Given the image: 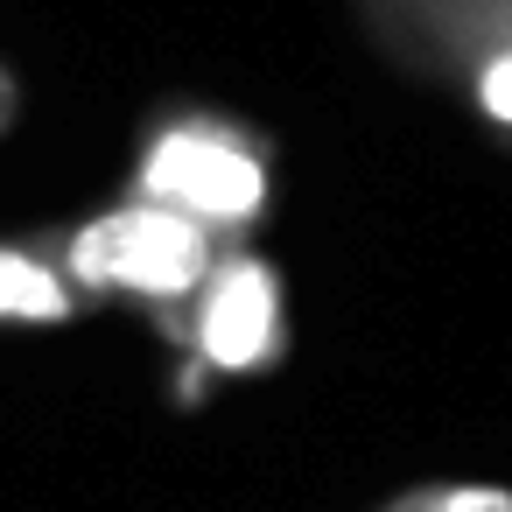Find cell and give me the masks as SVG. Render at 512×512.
Segmentation results:
<instances>
[{"label": "cell", "instance_id": "6da1fadb", "mask_svg": "<svg viewBox=\"0 0 512 512\" xmlns=\"http://www.w3.org/2000/svg\"><path fill=\"white\" fill-rule=\"evenodd\" d=\"M225 267V239L211 225H197L176 204L155 197H127L99 218H85L64 246V274L92 295H134L141 309H155L169 323V337L190 323L197 295L211 288V274Z\"/></svg>", "mask_w": 512, "mask_h": 512}, {"label": "cell", "instance_id": "7a4b0ae2", "mask_svg": "<svg viewBox=\"0 0 512 512\" xmlns=\"http://www.w3.org/2000/svg\"><path fill=\"white\" fill-rule=\"evenodd\" d=\"M358 29L400 71L463 92L512 134V0H351Z\"/></svg>", "mask_w": 512, "mask_h": 512}, {"label": "cell", "instance_id": "3957f363", "mask_svg": "<svg viewBox=\"0 0 512 512\" xmlns=\"http://www.w3.org/2000/svg\"><path fill=\"white\" fill-rule=\"evenodd\" d=\"M141 197L176 204L225 239V232H246L267 211V155L211 113H176L148 134Z\"/></svg>", "mask_w": 512, "mask_h": 512}, {"label": "cell", "instance_id": "277c9868", "mask_svg": "<svg viewBox=\"0 0 512 512\" xmlns=\"http://www.w3.org/2000/svg\"><path fill=\"white\" fill-rule=\"evenodd\" d=\"M176 337H190L211 365H253L274 344V274L260 260H225Z\"/></svg>", "mask_w": 512, "mask_h": 512}, {"label": "cell", "instance_id": "5b68a950", "mask_svg": "<svg viewBox=\"0 0 512 512\" xmlns=\"http://www.w3.org/2000/svg\"><path fill=\"white\" fill-rule=\"evenodd\" d=\"M372 512H512V484H463V477H449V484H407V491H393Z\"/></svg>", "mask_w": 512, "mask_h": 512}, {"label": "cell", "instance_id": "8992f818", "mask_svg": "<svg viewBox=\"0 0 512 512\" xmlns=\"http://www.w3.org/2000/svg\"><path fill=\"white\" fill-rule=\"evenodd\" d=\"M0 316H64L50 267H36L22 253H0Z\"/></svg>", "mask_w": 512, "mask_h": 512}]
</instances>
